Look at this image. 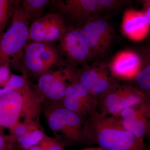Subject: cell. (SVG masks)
Instances as JSON below:
<instances>
[{
    "instance_id": "ba28073f",
    "label": "cell",
    "mask_w": 150,
    "mask_h": 150,
    "mask_svg": "<svg viewBox=\"0 0 150 150\" xmlns=\"http://www.w3.org/2000/svg\"><path fill=\"white\" fill-rule=\"evenodd\" d=\"M67 25L59 12L43 15L30 25L28 42L51 43L59 41L65 33Z\"/></svg>"
},
{
    "instance_id": "6da1fadb",
    "label": "cell",
    "mask_w": 150,
    "mask_h": 150,
    "mask_svg": "<svg viewBox=\"0 0 150 150\" xmlns=\"http://www.w3.org/2000/svg\"><path fill=\"white\" fill-rule=\"evenodd\" d=\"M86 141L104 150H146L144 140L125 129L115 116L95 112L85 123Z\"/></svg>"
},
{
    "instance_id": "277c9868",
    "label": "cell",
    "mask_w": 150,
    "mask_h": 150,
    "mask_svg": "<svg viewBox=\"0 0 150 150\" xmlns=\"http://www.w3.org/2000/svg\"><path fill=\"white\" fill-rule=\"evenodd\" d=\"M10 26L0 35V65L20 67L23 49L28 41L29 24L21 6L15 12Z\"/></svg>"
},
{
    "instance_id": "7402d4cb",
    "label": "cell",
    "mask_w": 150,
    "mask_h": 150,
    "mask_svg": "<svg viewBox=\"0 0 150 150\" xmlns=\"http://www.w3.org/2000/svg\"><path fill=\"white\" fill-rule=\"evenodd\" d=\"M28 83L27 76L12 74L6 82L0 86V96L9 92L21 88Z\"/></svg>"
},
{
    "instance_id": "4316f807",
    "label": "cell",
    "mask_w": 150,
    "mask_h": 150,
    "mask_svg": "<svg viewBox=\"0 0 150 150\" xmlns=\"http://www.w3.org/2000/svg\"><path fill=\"white\" fill-rule=\"evenodd\" d=\"M27 150H43L40 144H37L30 148Z\"/></svg>"
},
{
    "instance_id": "44dd1931",
    "label": "cell",
    "mask_w": 150,
    "mask_h": 150,
    "mask_svg": "<svg viewBox=\"0 0 150 150\" xmlns=\"http://www.w3.org/2000/svg\"><path fill=\"white\" fill-rule=\"evenodd\" d=\"M46 134L40 129L34 130L16 142L19 144L23 149L27 150L33 146L38 144L44 139Z\"/></svg>"
},
{
    "instance_id": "ffe728a7",
    "label": "cell",
    "mask_w": 150,
    "mask_h": 150,
    "mask_svg": "<svg viewBox=\"0 0 150 150\" xmlns=\"http://www.w3.org/2000/svg\"><path fill=\"white\" fill-rule=\"evenodd\" d=\"M40 129L39 123L36 122H23L18 123L10 130L11 136L8 137L11 143L24 137L32 131Z\"/></svg>"
},
{
    "instance_id": "603a6c76",
    "label": "cell",
    "mask_w": 150,
    "mask_h": 150,
    "mask_svg": "<svg viewBox=\"0 0 150 150\" xmlns=\"http://www.w3.org/2000/svg\"><path fill=\"white\" fill-rule=\"evenodd\" d=\"M135 82L139 86V90L144 94L149 93L150 90V65L142 67L141 70L134 79Z\"/></svg>"
},
{
    "instance_id": "d6986e66",
    "label": "cell",
    "mask_w": 150,
    "mask_h": 150,
    "mask_svg": "<svg viewBox=\"0 0 150 150\" xmlns=\"http://www.w3.org/2000/svg\"><path fill=\"white\" fill-rule=\"evenodd\" d=\"M45 72L51 69L61 60L58 50L51 44L46 43V47L40 56Z\"/></svg>"
},
{
    "instance_id": "e0dca14e",
    "label": "cell",
    "mask_w": 150,
    "mask_h": 150,
    "mask_svg": "<svg viewBox=\"0 0 150 150\" xmlns=\"http://www.w3.org/2000/svg\"><path fill=\"white\" fill-rule=\"evenodd\" d=\"M60 103L63 107L72 112L83 117L89 112L79 97L73 91L71 83L65 90L64 95Z\"/></svg>"
},
{
    "instance_id": "7a4b0ae2",
    "label": "cell",
    "mask_w": 150,
    "mask_h": 150,
    "mask_svg": "<svg viewBox=\"0 0 150 150\" xmlns=\"http://www.w3.org/2000/svg\"><path fill=\"white\" fill-rule=\"evenodd\" d=\"M43 100L29 83L0 96V126L11 130L23 122L39 123Z\"/></svg>"
},
{
    "instance_id": "4fadbf2b",
    "label": "cell",
    "mask_w": 150,
    "mask_h": 150,
    "mask_svg": "<svg viewBox=\"0 0 150 150\" xmlns=\"http://www.w3.org/2000/svg\"><path fill=\"white\" fill-rule=\"evenodd\" d=\"M142 59L136 52L126 51L115 56L109 67L110 74L123 81L134 79L142 66Z\"/></svg>"
},
{
    "instance_id": "3957f363",
    "label": "cell",
    "mask_w": 150,
    "mask_h": 150,
    "mask_svg": "<svg viewBox=\"0 0 150 150\" xmlns=\"http://www.w3.org/2000/svg\"><path fill=\"white\" fill-rule=\"evenodd\" d=\"M44 112L48 126L59 142L61 139L71 143L86 141L83 117L58 102L48 103Z\"/></svg>"
},
{
    "instance_id": "8992f818",
    "label": "cell",
    "mask_w": 150,
    "mask_h": 150,
    "mask_svg": "<svg viewBox=\"0 0 150 150\" xmlns=\"http://www.w3.org/2000/svg\"><path fill=\"white\" fill-rule=\"evenodd\" d=\"M147 103L146 96L138 89L116 84L100 99L101 111L99 113L115 116L126 108L140 107Z\"/></svg>"
},
{
    "instance_id": "9a60e30c",
    "label": "cell",
    "mask_w": 150,
    "mask_h": 150,
    "mask_svg": "<svg viewBox=\"0 0 150 150\" xmlns=\"http://www.w3.org/2000/svg\"><path fill=\"white\" fill-rule=\"evenodd\" d=\"M46 43L28 42L22 56L21 68L23 75H34L39 76L45 73L40 56L46 47Z\"/></svg>"
},
{
    "instance_id": "9c48e42d",
    "label": "cell",
    "mask_w": 150,
    "mask_h": 150,
    "mask_svg": "<svg viewBox=\"0 0 150 150\" xmlns=\"http://www.w3.org/2000/svg\"><path fill=\"white\" fill-rule=\"evenodd\" d=\"M51 3L65 21L68 20L70 25L76 28L100 12L98 0H56Z\"/></svg>"
},
{
    "instance_id": "484cf974",
    "label": "cell",
    "mask_w": 150,
    "mask_h": 150,
    "mask_svg": "<svg viewBox=\"0 0 150 150\" xmlns=\"http://www.w3.org/2000/svg\"><path fill=\"white\" fill-rule=\"evenodd\" d=\"M8 142H11L9 139L8 137L0 134V150H10L11 145L9 144Z\"/></svg>"
},
{
    "instance_id": "8fae6325",
    "label": "cell",
    "mask_w": 150,
    "mask_h": 150,
    "mask_svg": "<svg viewBox=\"0 0 150 150\" xmlns=\"http://www.w3.org/2000/svg\"><path fill=\"white\" fill-rule=\"evenodd\" d=\"M59 41L61 51L67 57L71 66L83 64L92 59L77 28L67 25L65 33Z\"/></svg>"
},
{
    "instance_id": "cb8c5ba5",
    "label": "cell",
    "mask_w": 150,
    "mask_h": 150,
    "mask_svg": "<svg viewBox=\"0 0 150 150\" xmlns=\"http://www.w3.org/2000/svg\"><path fill=\"white\" fill-rule=\"evenodd\" d=\"M39 144L43 150H64V146L62 142L47 135L39 143Z\"/></svg>"
},
{
    "instance_id": "7c38bea8",
    "label": "cell",
    "mask_w": 150,
    "mask_h": 150,
    "mask_svg": "<svg viewBox=\"0 0 150 150\" xmlns=\"http://www.w3.org/2000/svg\"><path fill=\"white\" fill-rule=\"evenodd\" d=\"M149 107L148 103L140 107L128 108L115 117L127 131L144 140L150 133Z\"/></svg>"
},
{
    "instance_id": "ac0fdd59",
    "label": "cell",
    "mask_w": 150,
    "mask_h": 150,
    "mask_svg": "<svg viewBox=\"0 0 150 150\" xmlns=\"http://www.w3.org/2000/svg\"><path fill=\"white\" fill-rule=\"evenodd\" d=\"M21 1L0 0V35L13 17L15 12L21 4Z\"/></svg>"
},
{
    "instance_id": "5bb4252c",
    "label": "cell",
    "mask_w": 150,
    "mask_h": 150,
    "mask_svg": "<svg viewBox=\"0 0 150 150\" xmlns=\"http://www.w3.org/2000/svg\"><path fill=\"white\" fill-rule=\"evenodd\" d=\"M121 26L123 34L128 38L134 41H141L149 35L150 21L142 11L129 9L123 15Z\"/></svg>"
},
{
    "instance_id": "83f0119b",
    "label": "cell",
    "mask_w": 150,
    "mask_h": 150,
    "mask_svg": "<svg viewBox=\"0 0 150 150\" xmlns=\"http://www.w3.org/2000/svg\"><path fill=\"white\" fill-rule=\"evenodd\" d=\"M80 150H104L100 147H91L86 148Z\"/></svg>"
},
{
    "instance_id": "52a82bcc",
    "label": "cell",
    "mask_w": 150,
    "mask_h": 150,
    "mask_svg": "<svg viewBox=\"0 0 150 150\" xmlns=\"http://www.w3.org/2000/svg\"><path fill=\"white\" fill-rule=\"evenodd\" d=\"M76 74L70 66L58 69H50L39 76L35 86L43 102L46 101L50 103L61 101L66 88Z\"/></svg>"
},
{
    "instance_id": "30bf717a",
    "label": "cell",
    "mask_w": 150,
    "mask_h": 150,
    "mask_svg": "<svg viewBox=\"0 0 150 150\" xmlns=\"http://www.w3.org/2000/svg\"><path fill=\"white\" fill-rule=\"evenodd\" d=\"M78 79L96 99H100L116 85L105 64L84 69L77 74Z\"/></svg>"
},
{
    "instance_id": "d4e9b609",
    "label": "cell",
    "mask_w": 150,
    "mask_h": 150,
    "mask_svg": "<svg viewBox=\"0 0 150 150\" xmlns=\"http://www.w3.org/2000/svg\"><path fill=\"white\" fill-rule=\"evenodd\" d=\"M100 11L114 10L123 5L125 1L116 0H98Z\"/></svg>"
},
{
    "instance_id": "2e32d148",
    "label": "cell",
    "mask_w": 150,
    "mask_h": 150,
    "mask_svg": "<svg viewBox=\"0 0 150 150\" xmlns=\"http://www.w3.org/2000/svg\"><path fill=\"white\" fill-rule=\"evenodd\" d=\"M51 2L50 0H23L21 6L29 25L43 16V12Z\"/></svg>"
},
{
    "instance_id": "5b68a950",
    "label": "cell",
    "mask_w": 150,
    "mask_h": 150,
    "mask_svg": "<svg viewBox=\"0 0 150 150\" xmlns=\"http://www.w3.org/2000/svg\"><path fill=\"white\" fill-rule=\"evenodd\" d=\"M77 28L92 59L105 55L111 46L115 35L112 25L107 20L96 16Z\"/></svg>"
},
{
    "instance_id": "f1b7e54d",
    "label": "cell",
    "mask_w": 150,
    "mask_h": 150,
    "mask_svg": "<svg viewBox=\"0 0 150 150\" xmlns=\"http://www.w3.org/2000/svg\"><path fill=\"white\" fill-rule=\"evenodd\" d=\"M4 128H2L0 126V134H2V135H4Z\"/></svg>"
}]
</instances>
